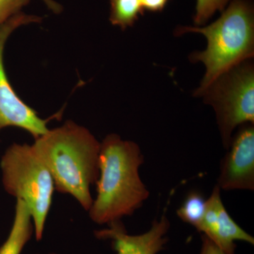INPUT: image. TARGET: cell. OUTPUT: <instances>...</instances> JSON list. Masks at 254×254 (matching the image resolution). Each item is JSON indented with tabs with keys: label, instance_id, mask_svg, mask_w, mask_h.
<instances>
[{
	"label": "cell",
	"instance_id": "6da1fadb",
	"mask_svg": "<svg viewBox=\"0 0 254 254\" xmlns=\"http://www.w3.org/2000/svg\"><path fill=\"white\" fill-rule=\"evenodd\" d=\"M31 145L51 173L55 190L71 195L88 211L93 201L91 187L100 175V150L89 130L68 120Z\"/></svg>",
	"mask_w": 254,
	"mask_h": 254
},
{
	"label": "cell",
	"instance_id": "7a4b0ae2",
	"mask_svg": "<svg viewBox=\"0 0 254 254\" xmlns=\"http://www.w3.org/2000/svg\"><path fill=\"white\" fill-rule=\"evenodd\" d=\"M143 163L136 143L117 134L105 137L100 143L96 198L88 210L93 222L110 225L131 215L143 205L149 196L139 175Z\"/></svg>",
	"mask_w": 254,
	"mask_h": 254
},
{
	"label": "cell",
	"instance_id": "3957f363",
	"mask_svg": "<svg viewBox=\"0 0 254 254\" xmlns=\"http://www.w3.org/2000/svg\"><path fill=\"white\" fill-rule=\"evenodd\" d=\"M187 33H200L207 39L204 51L190 55L192 62L204 64L206 69L195 95L202 96L222 75L253 58L254 11L246 0H233L218 19L205 27H182L177 32Z\"/></svg>",
	"mask_w": 254,
	"mask_h": 254
},
{
	"label": "cell",
	"instance_id": "277c9868",
	"mask_svg": "<svg viewBox=\"0 0 254 254\" xmlns=\"http://www.w3.org/2000/svg\"><path fill=\"white\" fill-rule=\"evenodd\" d=\"M0 168L4 190L27 205L36 240H41L55 190L51 173L31 145L16 143L5 150Z\"/></svg>",
	"mask_w": 254,
	"mask_h": 254
},
{
	"label": "cell",
	"instance_id": "5b68a950",
	"mask_svg": "<svg viewBox=\"0 0 254 254\" xmlns=\"http://www.w3.org/2000/svg\"><path fill=\"white\" fill-rule=\"evenodd\" d=\"M203 95L216 112L225 148L230 146L232 131L237 127L254 125V72L250 64H240L224 73Z\"/></svg>",
	"mask_w": 254,
	"mask_h": 254
},
{
	"label": "cell",
	"instance_id": "8992f818",
	"mask_svg": "<svg viewBox=\"0 0 254 254\" xmlns=\"http://www.w3.org/2000/svg\"><path fill=\"white\" fill-rule=\"evenodd\" d=\"M41 21L39 16L19 12L0 26V131L8 127H18L31 133L35 139L47 133L49 130L48 123L53 119L60 118L62 113L43 120L18 96L6 76L3 53L5 43L16 28Z\"/></svg>",
	"mask_w": 254,
	"mask_h": 254
},
{
	"label": "cell",
	"instance_id": "52a82bcc",
	"mask_svg": "<svg viewBox=\"0 0 254 254\" xmlns=\"http://www.w3.org/2000/svg\"><path fill=\"white\" fill-rule=\"evenodd\" d=\"M222 160L218 187L224 190L254 189V128L244 126L231 140Z\"/></svg>",
	"mask_w": 254,
	"mask_h": 254
},
{
	"label": "cell",
	"instance_id": "ba28073f",
	"mask_svg": "<svg viewBox=\"0 0 254 254\" xmlns=\"http://www.w3.org/2000/svg\"><path fill=\"white\" fill-rule=\"evenodd\" d=\"M225 254H235L236 241L253 245L254 237L249 235L227 213L220 197V189H213L206 200V208L198 229Z\"/></svg>",
	"mask_w": 254,
	"mask_h": 254
},
{
	"label": "cell",
	"instance_id": "9c48e42d",
	"mask_svg": "<svg viewBox=\"0 0 254 254\" xmlns=\"http://www.w3.org/2000/svg\"><path fill=\"white\" fill-rule=\"evenodd\" d=\"M110 226L97 232L96 236L113 240L118 254H157L166 244L165 235L170 228V222L163 214L160 220L153 221L148 232L140 235H128L119 222L110 224Z\"/></svg>",
	"mask_w": 254,
	"mask_h": 254
},
{
	"label": "cell",
	"instance_id": "30bf717a",
	"mask_svg": "<svg viewBox=\"0 0 254 254\" xmlns=\"http://www.w3.org/2000/svg\"><path fill=\"white\" fill-rule=\"evenodd\" d=\"M33 232L34 225L27 205L16 198L14 222L7 238L0 247V254H21Z\"/></svg>",
	"mask_w": 254,
	"mask_h": 254
},
{
	"label": "cell",
	"instance_id": "8fae6325",
	"mask_svg": "<svg viewBox=\"0 0 254 254\" xmlns=\"http://www.w3.org/2000/svg\"><path fill=\"white\" fill-rule=\"evenodd\" d=\"M110 21L123 30L133 26L143 14L140 0H110Z\"/></svg>",
	"mask_w": 254,
	"mask_h": 254
},
{
	"label": "cell",
	"instance_id": "7c38bea8",
	"mask_svg": "<svg viewBox=\"0 0 254 254\" xmlns=\"http://www.w3.org/2000/svg\"><path fill=\"white\" fill-rule=\"evenodd\" d=\"M206 200L200 192L196 190L190 192L177 210V215L184 222L198 229L204 215Z\"/></svg>",
	"mask_w": 254,
	"mask_h": 254
},
{
	"label": "cell",
	"instance_id": "4fadbf2b",
	"mask_svg": "<svg viewBox=\"0 0 254 254\" xmlns=\"http://www.w3.org/2000/svg\"><path fill=\"white\" fill-rule=\"evenodd\" d=\"M230 0H197L194 22L203 25L217 11L225 9Z\"/></svg>",
	"mask_w": 254,
	"mask_h": 254
},
{
	"label": "cell",
	"instance_id": "5bb4252c",
	"mask_svg": "<svg viewBox=\"0 0 254 254\" xmlns=\"http://www.w3.org/2000/svg\"><path fill=\"white\" fill-rule=\"evenodd\" d=\"M29 2V0H0V26Z\"/></svg>",
	"mask_w": 254,
	"mask_h": 254
},
{
	"label": "cell",
	"instance_id": "9a60e30c",
	"mask_svg": "<svg viewBox=\"0 0 254 254\" xmlns=\"http://www.w3.org/2000/svg\"><path fill=\"white\" fill-rule=\"evenodd\" d=\"M143 11L160 12L165 9L170 0H140Z\"/></svg>",
	"mask_w": 254,
	"mask_h": 254
},
{
	"label": "cell",
	"instance_id": "2e32d148",
	"mask_svg": "<svg viewBox=\"0 0 254 254\" xmlns=\"http://www.w3.org/2000/svg\"><path fill=\"white\" fill-rule=\"evenodd\" d=\"M200 254H225L208 237L203 236Z\"/></svg>",
	"mask_w": 254,
	"mask_h": 254
},
{
	"label": "cell",
	"instance_id": "e0dca14e",
	"mask_svg": "<svg viewBox=\"0 0 254 254\" xmlns=\"http://www.w3.org/2000/svg\"><path fill=\"white\" fill-rule=\"evenodd\" d=\"M43 1L51 11H53L54 13H56V14L61 12L62 10H63L61 5L58 4V3L55 1L54 0H43Z\"/></svg>",
	"mask_w": 254,
	"mask_h": 254
}]
</instances>
